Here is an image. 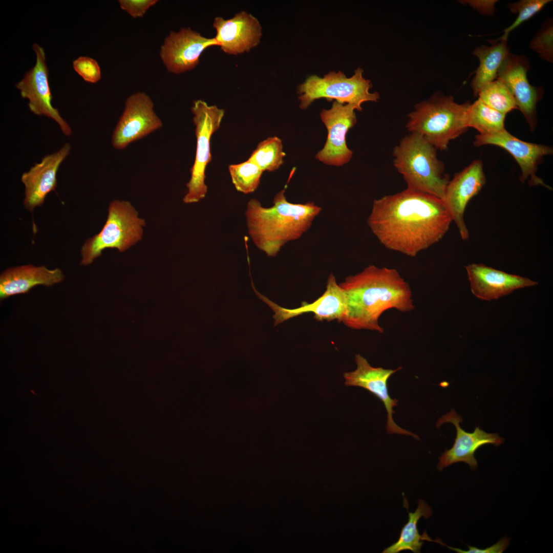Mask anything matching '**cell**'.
I'll return each instance as SVG.
<instances>
[{
	"label": "cell",
	"mask_w": 553,
	"mask_h": 553,
	"mask_svg": "<svg viewBox=\"0 0 553 553\" xmlns=\"http://www.w3.org/2000/svg\"><path fill=\"white\" fill-rule=\"evenodd\" d=\"M452 221L442 200L408 188L374 200L367 220L386 248L412 257L439 242Z\"/></svg>",
	"instance_id": "cell-1"
},
{
	"label": "cell",
	"mask_w": 553,
	"mask_h": 553,
	"mask_svg": "<svg viewBox=\"0 0 553 553\" xmlns=\"http://www.w3.org/2000/svg\"><path fill=\"white\" fill-rule=\"evenodd\" d=\"M339 285L346 300L341 322L353 329L383 333L378 321L385 311L394 308L406 312L414 308L409 284L394 268L370 265Z\"/></svg>",
	"instance_id": "cell-2"
},
{
	"label": "cell",
	"mask_w": 553,
	"mask_h": 553,
	"mask_svg": "<svg viewBox=\"0 0 553 553\" xmlns=\"http://www.w3.org/2000/svg\"><path fill=\"white\" fill-rule=\"evenodd\" d=\"M273 203L265 207L258 200L251 199L245 211L248 233L253 242L271 257L285 244L301 238L322 210L313 202H289L284 189L275 196Z\"/></svg>",
	"instance_id": "cell-3"
},
{
	"label": "cell",
	"mask_w": 553,
	"mask_h": 553,
	"mask_svg": "<svg viewBox=\"0 0 553 553\" xmlns=\"http://www.w3.org/2000/svg\"><path fill=\"white\" fill-rule=\"evenodd\" d=\"M394 165L403 176L407 188L444 199L450 181L436 149L421 135L411 133L393 151Z\"/></svg>",
	"instance_id": "cell-4"
},
{
	"label": "cell",
	"mask_w": 553,
	"mask_h": 553,
	"mask_svg": "<svg viewBox=\"0 0 553 553\" xmlns=\"http://www.w3.org/2000/svg\"><path fill=\"white\" fill-rule=\"evenodd\" d=\"M471 102L456 103L452 96L435 95L421 102L408 115L407 127L421 135L436 149L445 150L450 141L467 129Z\"/></svg>",
	"instance_id": "cell-5"
},
{
	"label": "cell",
	"mask_w": 553,
	"mask_h": 553,
	"mask_svg": "<svg viewBox=\"0 0 553 553\" xmlns=\"http://www.w3.org/2000/svg\"><path fill=\"white\" fill-rule=\"evenodd\" d=\"M130 202L114 200L110 204L105 223L101 231L88 239L81 249L80 264L86 266L100 256L106 248H117L123 252L142 238L144 219Z\"/></svg>",
	"instance_id": "cell-6"
},
{
	"label": "cell",
	"mask_w": 553,
	"mask_h": 553,
	"mask_svg": "<svg viewBox=\"0 0 553 553\" xmlns=\"http://www.w3.org/2000/svg\"><path fill=\"white\" fill-rule=\"evenodd\" d=\"M363 73V69L358 68L349 78L341 71H331L323 77L309 76L298 88L300 107L306 109L315 100L324 98L328 101L352 104L357 111H361L362 103L377 101L379 98L378 93L370 92L372 84Z\"/></svg>",
	"instance_id": "cell-7"
},
{
	"label": "cell",
	"mask_w": 553,
	"mask_h": 553,
	"mask_svg": "<svg viewBox=\"0 0 553 553\" xmlns=\"http://www.w3.org/2000/svg\"><path fill=\"white\" fill-rule=\"evenodd\" d=\"M191 110L197 147L195 161L190 169V179L186 184L187 192L183 199L186 204L198 202L206 195L205 170L211 160L210 139L219 129L225 113L223 109L215 105H209L201 99L193 102Z\"/></svg>",
	"instance_id": "cell-8"
},
{
	"label": "cell",
	"mask_w": 553,
	"mask_h": 553,
	"mask_svg": "<svg viewBox=\"0 0 553 553\" xmlns=\"http://www.w3.org/2000/svg\"><path fill=\"white\" fill-rule=\"evenodd\" d=\"M162 126L151 98L144 92L134 93L125 102L124 111L113 133L112 145L116 149H123Z\"/></svg>",
	"instance_id": "cell-9"
},
{
	"label": "cell",
	"mask_w": 553,
	"mask_h": 553,
	"mask_svg": "<svg viewBox=\"0 0 553 553\" xmlns=\"http://www.w3.org/2000/svg\"><path fill=\"white\" fill-rule=\"evenodd\" d=\"M32 47L36 55V63L26 73L15 87L20 91L22 97L28 99L29 108L34 114L44 115L52 119L59 125L64 135L70 136L72 133L71 128L51 103L52 96L45 51L37 44H34Z\"/></svg>",
	"instance_id": "cell-10"
},
{
	"label": "cell",
	"mask_w": 553,
	"mask_h": 553,
	"mask_svg": "<svg viewBox=\"0 0 553 553\" xmlns=\"http://www.w3.org/2000/svg\"><path fill=\"white\" fill-rule=\"evenodd\" d=\"M355 107L334 101L330 109H323L321 120L328 134L323 148L315 158L323 163L336 166H342L352 158L353 152L347 146L346 136L349 130L356 123Z\"/></svg>",
	"instance_id": "cell-11"
},
{
	"label": "cell",
	"mask_w": 553,
	"mask_h": 553,
	"mask_svg": "<svg viewBox=\"0 0 553 553\" xmlns=\"http://www.w3.org/2000/svg\"><path fill=\"white\" fill-rule=\"evenodd\" d=\"M474 144L476 146L494 145L504 149L519 164L521 170L520 180L522 183L527 181L529 185H541L551 189V187L536 175L538 166L544 157L552 154L550 146L522 141L506 130L489 135L478 134L475 136Z\"/></svg>",
	"instance_id": "cell-12"
},
{
	"label": "cell",
	"mask_w": 553,
	"mask_h": 553,
	"mask_svg": "<svg viewBox=\"0 0 553 553\" xmlns=\"http://www.w3.org/2000/svg\"><path fill=\"white\" fill-rule=\"evenodd\" d=\"M251 282L252 288L257 296L274 312L273 315L274 326L305 313H313L314 318L320 321L337 320L341 322L344 316L346 307V296L333 274L329 275L326 289L319 298L311 303L303 302L301 307L294 309L282 307L270 300L258 292L252 281Z\"/></svg>",
	"instance_id": "cell-13"
},
{
	"label": "cell",
	"mask_w": 553,
	"mask_h": 553,
	"mask_svg": "<svg viewBox=\"0 0 553 553\" xmlns=\"http://www.w3.org/2000/svg\"><path fill=\"white\" fill-rule=\"evenodd\" d=\"M529 64L526 57L509 53L500 66L497 78L507 87L517 109L524 115L531 130L537 125L536 107L542 89L531 86L527 77Z\"/></svg>",
	"instance_id": "cell-14"
},
{
	"label": "cell",
	"mask_w": 553,
	"mask_h": 553,
	"mask_svg": "<svg viewBox=\"0 0 553 553\" xmlns=\"http://www.w3.org/2000/svg\"><path fill=\"white\" fill-rule=\"evenodd\" d=\"M355 360L356 369L352 372L344 374L345 386L363 388L381 401L387 412L386 429L388 433L409 435L416 439H419L416 434L397 425L392 417L395 413L393 408L397 405L398 400L390 397L388 392V380L391 375L402 367L394 370L374 367L359 354L355 355Z\"/></svg>",
	"instance_id": "cell-15"
},
{
	"label": "cell",
	"mask_w": 553,
	"mask_h": 553,
	"mask_svg": "<svg viewBox=\"0 0 553 553\" xmlns=\"http://www.w3.org/2000/svg\"><path fill=\"white\" fill-rule=\"evenodd\" d=\"M219 46L214 38H207L190 28L171 31L164 39L160 56L168 72L178 74L195 68L207 48Z\"/></svg>",
	"instance_id": "cell-16"
},
{
	"label": "cell",
	"mask_w": 553,
	"mask_h": 553,
	"mask_svg": "<svg viewBox=\"0 0 553 553\" xmlns=\"http://www.w3.org/2000/svg\"><path fill=\"white\" fill-rule=\"evenodd\" d=\"M485 182L482 162L480 160H476L456 174L446 187L443 201L463 240L469 238L464 220L466 205L479 193Z\"/></svg>",
	"instance_id": "cell-17"
},
{
	"label": "cell",
	"mask_w": 553,
	"mask_h": 553,
	"mask_svg": "<svg viewBox=\"0 0 553 553\" xmlns=\"http://www.w3.org/2000/svg\"><path fill=\"white\" fill-rule=\"evenodd\" d=\"M462 418L454 410L440 418L437 423L439 427L443 423L450 422L456 429V435L453 446L445 450L439 457L437 469L441 471L454 463L463 462L467 464L472 470L477 468L478 464L475 457L476 451L481 446L491 444L496 446L500 445L504 439L497 433H488L479 427H476L473 432L469 433L460 427Z\"/></svg>",
	"instance_id": "cell-18"
},
{
	"label": "cell",
	"mask_w": 553,
	"mask_h": 553,
	"mask_svg": "<svg viewBox=\"0 0 553 553\" xmlns=\"http://www.w3.org/2000/svg\"><path fill=\"white\" fill-rule=\"evenodd\" d=\"M213 27L219 46L227 54L236 55L249 52L260 42L261 25L256 17L245 11L228 19L216 17Z\"/></svg>",
	"instance_id": "cell-19"
},
{
	"label": "cell",
	"mask_w": 553,
	"mask_h": 553,
	"mask_svg": "<svg viewBox=\"0 0 553 553\" xmlns=\"http://www.w3.org/2000/svg\"><path fill=\"white\" fill-rule=\"evenodd\" d=\"M71 149V145L66 143L59 150L45 156L22 174L21 180L25 187L23 203L31 212L44 203L49 193L56 189L58 170Z\"/></svg>",
	"instance_id": "cell-20"
},
{
	"label": "cell",
	"mask_w": 553,
	"mask_h": 553,
	"mask_svg": "<svg viewBox=\"0 0 553 553\" xmlns=\"http://www.w3.org/2000/svg\"><path fill=\"white\" fill-rule=\"evenodd\" d=\"M465 267L472 292L481 300L498 299L516 289L538 284L528 278L507 273L483 264H471Z\"/></svg>",
	"instance_id": "cell-21"
},
{
	"label": "cell",
	"mask_w": 553,
	"mask_h": 553,
	"mask_svg": "<svg viewBox=\"0 0 553 553\" xmlns=\"http://www.w3.org/2000/svg\"><path fill=\"white\" fill-rule=\"evenodd\" d=\"M64 275L59 268L50 270L45 266L27 265L9 268L0 276V298L28 292L35 286L50 287L61 282Z\"/></svg>",
	"instance_id": "cell-22"
},
{
	"label": "cell",
	"mask_w": 553,
	"mask_h": 553,
	"mask_svg": "<svg viewBox=\"0 0 553 553\" xmlns=\"http://www.w3.org/2000/svg\"><path fill=\"white\" fill-rule=\"evenodd\" d=\"M491 46L481 45L475 48L474 55L479 60L471 82L474 96L478 95L485 85L496 79L498 71L509 52L507 40L497 39L490 40Z\"/></svg>",
	"instance_id": "cell-23"
},
{
	"label": "cell",
	"mask_w": 553,
	"mask_h": 553,
	"mask_svg": "<svg viewBox=\"0 0 553 553\" xmlns=\"http://www.w3.org/2000/svg\"><path fill=\"white\" fill-rule=\"evenodd\" d=\"M403 505L407 509L409 515L408 522L402 527L398 540L390 546L386 548L383 553H398L401 551L409 550L414 553L420 552L423 540L431 541L432 539L426 531L420 535L417 527L421 517L429 518L432 514L431 507L423 500H418L417 509L413 513L408 511L407 500L404 497Z\"/></svg>",
	"instance_id": "cell-24"
},
{
	"label": "cell",
	"mask_w": 553,
	"mask_h": 553,
	"mask_svg": "<svg viewBox=\"0 0 553 553\" xmlns=\"http://www.w3.org/2000/svg\"><path fill=\"white\" fill-rule=\"evenodd\" d=\"M506 115L489 107L480 99L471 104L467 113V126L480 135H489L505 130Z\"/></svg>",
	"instance_id": "cell-25"
},
{
	"label": "cell",
	"mask_w": 553,
	"mask_h": 553,
	"mask_svg": "<svg viewBox=\"0 0 553 553\" xmlns=\"http://www.w3.org/2000/svg\"><path fill=\"white\" fill-rule=\"evenodd\" d=\"M285 156L282 140L274 136L260 142L249 159L254 162L263 172H273L283 164Z\"/></svg>",
	"instance_id": "cell-26"
},
{
	"label": "cell",
	"mask_w": 553,
	"mask_h": 553,
	"mask_svg": "<svg viewBox=\"0 0 553 553\" xmlns=\"http://www.w3.org/2000/svg\"><path fill=\"white\" fill-rule=\"evenodd\" d=\"M484 103L502 114L507 113L517 107L514 98L506 85L497 78L484 86L478 94Z\"/></svg>",
	"instance_id": "cell-27"
},
{
	"label": "cell",
	"mask_w": 553,
	"mask_h": 553,
	"mask_svg": "<svg viewBox=\"0 0 553 553\" xmlns=\"http://www.w3.org/2000/svg\"><path fill=\"white\" fill-rule=\"evenodd\" d=\"M231 180L236 189L244 194L256 190L258 187L263 172L252 161H247L228 166Z\"/></svg>",
	"instance_id": "cell-28"
},
{
	"label": "cell",
	"mask_w": 553,
	"mask_h": 553,
	"mask_svg": "<svg viewBox=\"0 0 553 553\" xmlns=\"http://www.w3.org/2000/svg\"><path fill=\"white\" fill-rule=\"evenodd\" d=\"M551 2L550 0H521L508 4L507 7L510 11L518 14V16L513 23L503 31V34L499 39L507 40L509 33L513 30L531 18Z\"/></svg>",
	"instance_id": "cell-29"
},
{
	"label": "cell",
	"mask_w": 553,
	"mask_h": 553,
	"mask_svg": "<svg viewBox=\"0 0 553 553\" xmlns=\"http://www.w3.org/2000/svg\"><path fill=\"white\" fill-rule=\"evenodd\" d=\"M529 47L543 60H553V26L552 19L544 22L530 41Z\"/></svg>",
	"instance_id": "cell-30"
},
{
	"label": "cell",
	"mask_w": 553,
	"mask_h": 553,
	"mask_svg": "<svg viewBox=\"0 0 553 553\" xmlns=\"http://www.w3.org/2000/svg\"><path fill=\"white\" fill-rule=\"evenodd\" d=\"M75 71L90 83H96L101 79L100 68L96 60L89 57L80 56L73 62Z\"/></svg>",
	"instance_id": "cell-31"
},
{
	"label": "cell",
	"mask_w": 553,
	"mask_h": 553,
	"mask_svg": "<svg viewBox=\"0 0 553 553\" xmlns=\"http://www.w3.org/2000/svg\"><path fill=\"white\" fill-rule=\"evenodd\" d=\"M120 8L133 18L143 16L157 0H119Z\"/></svg>",
	"instance_id": "cell-32"
},
{
	"label": "cell",
	"mask_w": 553,
	"mask_h": 553,
	"mask_svg": "<svg viewBox=\"0 0 553 553\" xmlns=\"http://www.w3.org/2000/svg\"><path fill=\"white\" fill-rule=\"evenodd\" d=\"M509 538L504 537L496 544L485 549H479L475 546L468 545L469 549L467 550H463L450 547L445 544L444 546L458 553H502L509 546Z\"/></svg>",
	"instance_id": "cell-33"
},
{
	"label": "cell",
	"mask_w": 553,
	"mask_h": 553,
	"mask_svg": "<svg viewBox=\"0 0 553 553\" xmlns=\"http://www.w3.org/2000/svg\"><path fill=\"white\" fill-rule=\"evenodd\" d=\"M496 0H468L461 1L460 3L468 5L483 15L491 16L494 14Z\"/></svg>",
	"instance_id": "cell-34"
}]
</instances>
